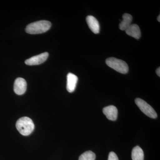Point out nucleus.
<instances>
[{
  "mask_svg": "<svg viewBox=\"0 0 160 160\" xmlns=\"http://www.w3.org/2000/svg\"><path fill=\"white\" fill-rule=\"evenodd\" d=\"M51 26L50 22L42 20L29 24L26 26V31L31 34H41L48 31Z\"/></svg>",
  "mask_w": 160,
  "mask_h": 160,
  "instance_id": "1",
  "label": "nucleus"
},
{
  "mask_svg": "<svg viewBox=\"0 0 160 160\" xmlns=\"http://www.w3.org/2000/svg\"><path fill=\"white\" fill-rule=\"evenodd\" d=\"M18 131L23 136L31 134L34 129V125L30 118L24 117L18 120L16 124Z\"/></svg>",
  "mask_w": 160,
  "mask_h": 160,
  "instance_id": "2",
  "label": "nucleus"
},
{
  "mask_svg": "<svg viewBox=\"0 0 160 160\" xmlns=\"http://www.w3.org/2000/svg\"><path fill=\"white\" fill-rule=\"evenodd\" d=\"M106 62L107 66L120 73L126 74L129 71V66L122 60L112 57L107 58Z\"/></svg>",
  "mask_w": 160,
  "mask_h": 160,
  "instance_id": "3",
  "label": "nucleus"
},
{
  "mask_svg": "<svg viewBox=\"0 0 160 160\" xmlns=\"http://www.w3.org/2000/svg\"><path fill=\"white\" fill-rule=\"evenodd\" d=\"M136 104L144 114L152 118H156L157 114L151 106L142 99L138 98L135 100Z\"/></svg>",
  "mask_w": 160,
  "mask_h": 160,
  "instance_id": "4",
  "label": "nucleus"
},
{
  "mask_svg": "<svg viewBox=\"0 0 160 160\" xmlns=\"http://www.w3.org/2000/svg\"><path fill=\"white\" fill-rule=\"evenodd\" d=\"M48 57L49 53L47 52H45L28 59L25 61V64L28 66L40 65L46 61Z\"/></svg>",
  "mask_w": 160,
  "mask_h": 160,
  "instance_id": "5",
  "label": "nucleus"
},
{
  "mask_svg": "<svg viewBox=\"0 0 160 160\" xmlns=\"http://www.w3.org/2000/svg\"><path fill=\"white\" fill-rule=\"evenodd\" d=\"M27 89V83L24 78H18L15 80L14 82L13 89L17 94L22 95L25 93Z\"/></svg>",
  "mask_w": 160,
  "mask_h": 160,
  "instance_id": "6",
  "label": "nucleus"
},
{
  "mask_svg": "<svg viewBox=\"0 0 160 160\" xmlns=\"http://www.w3.org/2000/svg\"><path fill=\"white\" fill-rule=\"evenodd\" d=\"M86 22L89 26V29L95 34L99 33L100 26L99 23L94 17L89 15L86 17Z\"/></svg>",
  "mask_w": 160,
  "mask_h": 160,
  "instance_id": "7",
  "label": "nucleus"
},
{
  "mask_svg": "<svg viewBox=\"0 0 160 160\" xmlns=\"http://www.w3.org/2000/svg\"><path fill=\"white\" fill-rule=\"evenodd\" d=\"M103 113L106 116L107 119L111 121H116L117 119L118 110L114 106H109L103 109Z\"/></svg>",
  "mask_w": 160,
  "mask_h": 160,
  "instance_id": "8",
  "label": "nucleus"
},
{
  "mask_svg": "<svg viewBox=\"0 0 160 160\" xmlns=\"http://www.w3.org/2000/svg\"><path fill=\"white\" fill-rule=\"evenodd\" d=\"M78 81V78L75 75L72 73H68L67 76V85L66 89L69 92L74 91L76 87Z\"/></svg>",
  "mask_w": 160,
  "mask_h": 160,
  "instance_id": "9",
  "label": "nucleus"
},
{
  "mask_svg": "<svg viewBox=\"0 0 160 160\" xmlns=\"http://www.w3.org/2000/svg\"><path fill=\"white\" fill-rule=\"evenodd\" d=\"M125 31L126 34L137 39H139L141 37V30L136 24H131Z\"/></svg>",
  "mask_w": 160,
  "mask_h": 160,
  "instance_id": "10",
  "label": "nucleus"
},
{
  "mask_svg": "<svg viewBox=\"0 0 160 160\" xmlns=\"http://www.w3.org/2000/svg\"><path fill=\"white\" fill-rule=\"evenodd\" d=\"M132 21L131 15L125 13L122 16V20L119 24V28L121 30H126L130 25Z\"/></svg>",
  "mask_w": 160,
  "mask_h": 160,
  "instance_id": "11",
  "label": "nucleus"
},
{
  "mask_svg": "<svg viewBox=\"0 0 160 160\" xmlns=\"http://www.w3.org/2000/svg\"><path fill=\"white\" fill-rule=\"evenodd\" d=\"M132 160H144V152L139 146H136L132 149Z\"/></svg>",
  "mask_w": 160,
  "mask_h": 160,
  "instance_id": "12",
  "label": "nucleus"
},
{
  "mask_svg": "<svg viewBox=\"0 0 160 160\" xmlns=\"http://www.w3.org/2000/svg\"><path fill=\"white\" fill-rule=\"evenodd\" d=\"M96 155L91 151H87L81 155L79 158V160H95Z\"/></svg>",
  "mask_w": 160,
  "mask_h": 160,
  "instance_id": "13",
  "label": "nucleus"
},
{
  "mask_svg": "<svg viewBox=\"0 0 160 160\" xmlns=\"http://www.w3.org/2000/svg\"><path fill=\"white\" fill-rule=\"evenodd\" d=\"M108 160H119L117 155L113 152H111L109 153Z\"/></svg>",
  "mask_w": 160,
  "mask_h": 160,
  "instance_id": "14",
  "label": "nucleus"
},
{
  "mask_svg": "<svg viewBox=\"0 0 160 160\" xmlns=\"http://www.w3.org/2000/svg\"><path fill=\"white\" fill-rule=\"evenodd\" d=\"M156 73L159 77L160 76V68L159 67L156 70Z\"/></svg>",
  "mask_w": 160,
  "mask_h": 160,
  "instance_id": "15",
  "label": "nucleus"
},
{
  "mask_svg": "<svg viewBox=\"0 0 160 160\" xmlns=\"http://www.w3.org/2000/svg\"><path fill=\"white\" fill-rule=\"evenodd\" d=\"M157 20L159 22H160V16L159 15L158 16V17L157 18Z\"/></svg>",
  "mask_w": 160,
  "mask_h": 160,
  "instance_id": "16",
  "label": "nucleus"
}]
</instances>
